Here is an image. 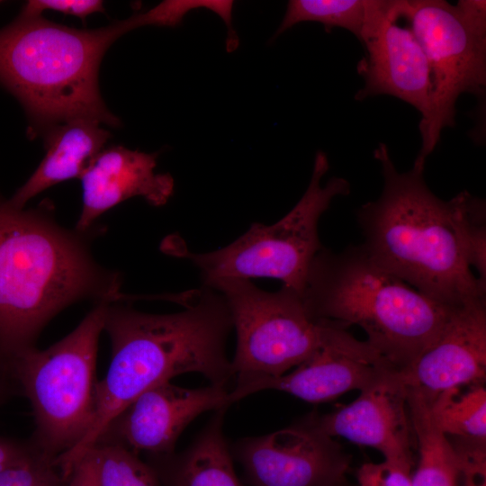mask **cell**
Returning <instances> with one entry per match:
<instances>
[{
	"instance_id": "cell-1",
	"label": "cell",
	"mask_w": 486,
	"mask_h": 486,
	"mask_svg": "<svg viewBox=\"0 0 486 486\" xmlns=\"http://www.w3.org/2000/svg\"><path fill=\"white\" fill-rule=\"evenodd\" d=\"M233 328L227 302L202 285L184 310L150 314L110 302L104 330L111 340L107 373L95 387L94 411L83 438L56 459L69 470L97 443L110 423L141 393L171 378L198 373L225 386L234 375L225 345Z\"/></svg>"
},
{
	"instance_id": "cell-2",
	"label": "cell",
	"mask_w": 486,
	"mask_h": 486,
	"mask_svg": "<svg viewBox=\"0 0 486 486\" xmlns=\"http://www.w3.org/2000/svg\"><path fill=\"white\" fill-rule=\"evenodd\" d=\"M118 273L96 264L84 233L60 227L48 203L14 207L0 195V363L34 346L44 326L85 299L116 302Z\"/></svg>"
},
{
	"instance_id": "cell-3",
	"label": "cell",
	"mask_w": 486,
	"mask_h": 486,
	"mask_svg": "<svg viewBox=\"0 0 486 486\" xmlns=\"http://www.w3.org/2000/svg\"><path fill=\"white\" fill-rule=\"evenodd\" d=\"M374 156L383 187L379 198L356 212L369 256L427 297L447 306L486 299V284L469 266L449 201L436 197L424 178L425 163L415 159L399 172L384 143Z\"/></svg>"
},
{
	"instance_id": "cell-4",
	"label": "cell",
	"mask_w": 486,
	"mask_h": 486,
	"mask_svg": "<svg viewBox=\"0 0 486 486\" xmlns=\"http://www.w3.org/2000/svg\"><path fill=\"white\" fill-rule=\"evenodd\" d=\"M134 29L133 15L85 30L21 14L0 30V83L24 107L32 137L73 120L120 125L101 96L98 73L107 50Z\"/></svg>"
},
{
	"instance_id": "cell-5",
	"label": "cell",
	"mask_w": 486,
	"mask_h": 486,
	"mask_svg": "<svg viewBox=\"0 0 486 486\" xmlns=\"http://www.w3.org/2000/svg\"><path fill=\"white\" fill-rule=\"evenodd\" d=\"M302 297L310 316L361 327L367 344L397 373L437 338L452 309L376 264L362 245L314 256Z\"/></svg>"
},
{
	"instance_id": "cell-6",
	"label": "cell",
	"mask_w": 486,
	"mask_h": 486,
	"mask_svg": "<svg viewBox=\"0 0 486 486\" xmlns=\"http://www.w3.org/2000/svg\"><path fill=\"white\" fill-rule=\"evenodd\" d=\"M110 302H96L71 333L50 347L26 348L3 364L32 406L31 445L50 460L73 448L93 420L98 341Z\"/></svg>"
},
{
	"instance_id": "cell-7",
	"label": "cell",
	"mask_w": 486,
	"mask_h": 486,
	"mask_svg": "<svg viewBox=\"0 0 486 486\" xmlns=\"http://www.w3.org/2000/svg\"><path fill=\"white\" fill-rule=\"evenodd\" d=\"M328 169L327 154L319 150L304 194L280 220L270 226L253 223L220 249L201 254L184 250L181 256L201 271L202 284L227 277H269L302 294L310 266L323 248L318 234L320 218L335 197L350 192L343 177H331L321 185Z\"/></svg>"
},
{
	"instance_id": "cell-8",
	"label": "cell",
	"mask_w": 486,
	"mask_h": 486,
	"mask_svg": "<svg viewBox=\"0 0 486 486\" xmlns=\"http://www.w3.org/2000/svg\"><path fill=\"white\" fill-rule=\"evenodd\" d=\"M407 8L429 71L430 116L419 130L422 143L416 158L426 162L443 130L454 127L459 96L485 98L486 2L407 0Z\"/></svg>"
},
{
	"instance_id": "cell-9",
	"label": "cell",
	"mask_w": 486,
	"mask_h": 486,
	"mask_svg": "<svg viewBox=\"0 0 486 486\" xmlns=\"http://www.w3.org/2000/svg\"><path fill=\"white\" fill-rule=\"evenodd\" d=\"M225 298L237 347L234 375L279 376L310 358L324 343L327 320L308 313L302 294L283 285L277 292L256 287L250 279L227 277L207 284Z\"/></svg>"
},
{
	"instance_id": "cell-10",
	"label": "cell",
	"mask_w": 486,
	"mask_h": 486,
	"mask_svg": "<svg viewBox=\"0 0 486 486\" xmlns=\"http://www.w3.org/2000/svg\"><path fill=\"white\" fill-rule=\"evenodd\" d=\"M359 41L365 55L356 68L364 84L355 99L381 94L399 98L419 112L422 130L431 110L429 71L407 0H372Z\"/></svg>"
},
{
	"instance_id": "cell-11",
	"label": "cell",
	"mask_w": 486,
	"mask_h": 486,
	"mask_svg": "<svg viewBox=\"0 0 486 486\" xmlns=\"http://www.w3.org/2000/svg\"><path fill=\"white\" fill-rule=\"evenodd\" d=\"M328 321L322 346L291 373L279 376L236 375V385L229 395L230 403L268 389L310 403H322L352 390L361 392L397 373L366 341L356 339L340 324Z\"/></svg>"
},
{
	"instance_id": "cell-12",
	"label": "cell",
	"mask_w": 486,
	"mask_h": 486,
	"mask_svg": "<svg viewBox=\"0 0 486 486\" xmlns=\"http://www.w3.org/2000/svg\"><path fill=\"white\" fill-rule=\"evenodd\" d=\"M234 453L251 486H346L350 456L306 420L240 440Z\"/></svg>"
},
{
	"instance_id": "cell-13",
	"label": "cell",
	"mask_w": 486,
	"mask_h": 486,
	"mask_svg": "<svg viewBox=\"0 0 486 486\" xmlns=\"http://www.w3.org/2000/svg\"><path fill=\"white\" fill-rule=\"evenodd\" d=\"M229 394L227 387L211 383L196 389L176 386L170 381L159 383L127 406L97 443H115L134 453L143 451L156 456L169 454L191 421L203 412L230 404Z\"/></svg>"
},
{
	"instance_id": "cell-14",
	"label": "cell",
	"mask_w": 486,
	"mask_h": 486,
	"mask_svg": "<svg viewBox=\"0 0 486 486\" xmlns=\"http://www.w3.org/2000/svg\"><path fill=\"white\" fill-rule=\"evenodd\" d=\"M329 436L378 450L384 460L413 466V430L407 405V389L398 373L361 391L348 405L305 419Z\"/></svg>"
},
{
	"instance_id": "cell-15",
	"label": "cell",
	"mask_w": 486,
	"mask_h": 486,
	"mask_svg": "<svg viewBox=\"0 0 486 486\" xmlns=\"http://www.w3.org/2000/svg\"><path fill=\"white\" fill-rule=\"evenodd\" d=\"M408 388L427 397L481 384L486 376V299L454 306L436 340L403 372Z\"/></svg>"
},
{
	"instance_id": "cell-16",
	"label": "cell",
	"mask_w": 486,
	"mask_h": 486,
	"mask_svg": "<svg viewBox=\"0 0 486 486\" xmlns=\"http://www.w3.org/2000/svg\"><path fill=\"white\" fill-rule=\"evenodd\" d=\"M157 157L122 146L103 148L79 177L82 211L76 230L86 233L103 213L135 196L164 205L173 194L174 180L155 171Z\"/></svg>"
},
{
	"instance_id": "cell-17",
	"label": "cell",
	"mask_w": 486,
	"mask_h": 486,
	"mask_svg": "<svg viewBox=\"0 0 486 486\" xmlns=\"http://www.w3.org/2000/svg\"><path fill=\"white\" fill-rule=\"evenodd\" d=\"M99 122L73 120L58 124L44 136L46 153L39 166L13 197L15 208L23 209L34 196L58 183L80 177L89 162L104 148L110 131Z\"/></svg>"
},
{
	"instance_id": "cell-18",
	"label": "cell",
	"mask_w": 486,
	"mask_h": 486,
	"mask_svg": "<svg viewBox=\"0 0 486 486\" xmlns=\"http://www.w3.org/2000/svg\"><path fill=\"white\" fill-rule=\"evenodd\" d=\"M226 409L215 414L181 454L160 455L158 478L166 486H245L238 479L222 430Z\"/></svg>"
},
{
	"instance_id": "cell-19",
	"label": "cell",
	"mask_w": 486,
	"mask_h": 486,
	"mask_svg": "<svg viewBox=\"0 0 486 486\" xmlns=\"http://www.w3.org/2000/svg\"><path fill=\"white\" fill-rule=\"evenodd\" d=\"M407 389L410 419L418 446L413 486H459V462L447 436L436 426L427 396L415 388Z\"/></svg>"
},
{
	"instance_id": "cell-20",
	"label": "cell",
	"mask_w": 486,
	"mask_h": 486,
	"mask_svg": "<svg viewBox=\"0 0 486 486\" xmlns=\"http://www.w3.org/2000/svg\"><path fill=\"white\" fill-rule=\"evenodd\" d=\"M443 391L428 398L436 426L446 436L486 442V390L481 384Z\"/></svg>"
},
{
	"instance_id": "cell-21",
	"label": "cell",
	"mask_w": 486,
	"mask_h": 486,
	"mask_svg": "<svg viewBox=\"0 0 486 486\" xmlns=\"http://www.w3.org/2000/svg\"><path fill=\"white\" fill-rule=\"evenodd\" d=\"M372 0H290L273 39L302 22H316L327 32L342 28L359 40Z\"/></svg>"
},
{
	"instance_id": "cell-22",
	"label": "cell",
	"mask_w": 486,
	"mask_h": 486,
	"mask_svg": "<svg viewBox=\"0 0 486 486\" xmlns=\"http://www.w3.org/2000/svg\"><path fill=\"white\" fill-rule=\"evenodd\" d=\"M453 221L465 259L476 268L486 284V206L485 201L462 191L449 200Z\"/></svg>"
},
{
	"instance_id": "cell-23",
	"label": "cell",
	"mask_w": 486,
	"mask_h": 486,
	"mask_svg": "<svg viewBox=\"0 0 486 486\" xmlns=\"http://www.w3.org/2000/svg\"><path fill=\"white\" fill-rule=\"evenodd\" d=\"M91 450L96 461L100 486H159L153 468L133 451L107 442L97 443Z\"/></svg>"
},
{
	"instance_id": "cell-24",
	"label": "cell",
	"mask_w": 486,
	"mask_h": 486,
	"mask_svg": "<svg viewBox=\"0 0 486 486\" xmlns=\"http://www.w3.org/2000/svg\"><path fill=\"white\" fill-rule=\"evenodd\" d=\"M61 482L62 474L55 461L37 451L0 471V486H60Z\"/></svg>"
},
{
	"instance_id": "cell-25",
	"label": "cell",
	"mask_w": 486,
	"mask_h": 486,
	"mask_svg": "<svg viewBox=\"0 0 486 486\" xmlns=\"http://www.w3.org/2000/svg\"><path fill=\"white\" fill-rule=\"evenodd\" d=\"M459 486H486V443L455 438Z\"/></svg>"
},
{
	"instance_id": "cell-26",
	"label": "cell",
	"mask_w": 486,
	"mask_h": 486,
	"mask_svg": "<svg viewBox=\"0 0 486 486\" xmlns=\"http://www.w3.org/2000/svg\"><path fill=\"white\" fill-rule=\"evenodd\" d=\"M412 467L388 460L365 463L356 473L358 486H413Z\"/></svg>"
},
{
	"instance_id": "cell-27",
	"label": "cell",
	"mask_w": 486,
	"mask_h": 486,
	"mask_svg": "<svg viewBox=\"0 0 486 486\" xmlns=\"http://www.w3.org/2000/svg\"><path fill=\"white\" fill-rule=\"evenodd\" d=\"M44 11L73 15L85 21L88 15L104 13L105 9L101 0H31L24 5L21 14L42 15Z\"/></svg>"
},
{
	"instance_id": "cell-28",
	"label": "cell",
	"mask_w": 486,
	"mask_h": 486,
	"mask_svg": "<svg viewBox=\"0 0 486 486\" xmlns=\"http://www.w3.org/2000/svg\"><path fill=\"white\" fill-rule=\"evenodd\" d=\"M60 486H100L97 464L92 450L62 474Z\"/></svg>"
},
{
	"instance_id": "cell-29",
	"label": "cell",
	"mask_w": 486,
	"mask_h": 486,
	"mask_svg": "<svg viewBox=\"0 0 486 486\" xmlns=\"http://www.w3.org/2000/svg\"><path fill=\"white\" fill-rule=\"evenodd\" d=\"M34 453L32 445L0 436V471L27 459Z\"/></svg>"
},
{
	"instance_id": "cell-30",
	"label": "cell",
	"mask_w": 486,
	"mask_h": 486,
	"mask_svg": "<svg viewBox=\"0 0 486 486\" xmlns=\"http://www.w3.org/2000/svg\"><path fill=\"white\" fill-rule=\"evenodd\" d=\"M4 372H5V370L4 369L3 365L0 363V400L3 397L4 391Z\"/></svg>"
},
{
	"instance_id": "cell-31",
	"label": "cell",
	"mask_w": 486,
	"mask_h": 486,
	"mask_svg": "<svg viewBox=\"0 0 486 486\" xmlns=\"http://www.w3.org/2000/svg\"><path fill=\"white\" fill-rule=\"evenodd\" d=\"M347 486V485H346Z\"/></svg>"
}]
</instances>
